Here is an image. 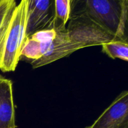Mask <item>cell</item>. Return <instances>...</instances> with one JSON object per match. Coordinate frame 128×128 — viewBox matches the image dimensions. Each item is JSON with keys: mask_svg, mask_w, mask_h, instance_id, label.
Instances as JSON below:
<instances>
[{"mask_svg": "<svg viewBox=\"0 0 128 128\" xmlns=\"http://www.w3.org/2000/svg\"><path fill=\"white\" fill-rule=\"evenodd\" d=\"M56 34L57 32L56 30L50 29L36 31L29 37L40 42H48L54 40Z\"/></svg>", "mask_w": 128, "mask_h": 128, "instance_id": "obj_12", "label": "cell"}, {"mask_svg": "<svg viewBox=\"0 0 128 128\" xmlns=\"http://www.w3.org/2000/svg\"><path fill=\"white\" fill-rule=\"evenodd\" d=\"M102 51L111 58L128 61V41L115 40L101 45Z\"/></svg>", "mask_w": 128, "mask_h": 128, "instance_id": "obj_9", "label": "cell"}, {"mask_svg": "<svg viewBox=\"0 0 128 128\" xmlns=\"http://www.w3.org/2000/svg\"><path fill=\"white\" fill-rule=\"evenodd\" d=\"M56 38L50 42L47 51L43 56L30 63L33 69L38 68L61 58L68 57L76 51L69 40L66 29L62 31H56Z\"/></svg>", "mask_w": 128, "mask_h": 128, "instance_id": "obj_6", "label": "cell"}, {"mask_svg": "<svg viewBox=\"0 0 128 128\" xmlns=\"http://www.w3.org/2000/svg\"><path fill=\"white\" fill-rule=\"evenodd\" d=\"M70 0H55V16L53 29L62 31L66 29V24L70 19Z\"/></svg>", "mask_w": 128, "mask_h": 128, "instance_id": "obj_8", "label": "cell"}, {"mask_svg": "<svg viewBox=\"0 0 128 128\" xmlns=\"http://www.w3.org/2000/svg\"><path fill=\"white\" fill-rule=\"evenodd\" d=\"M66 32L70 42L77 50L121 40L85 16L70 18Z\"/></svg>", "mask_w": 128, "mask_h": 128, "instance_id": "obj_3", "label": "cell"}, {"mask_svg": "<svg viewBox=\"0 0 128 128\" xmlns=\"http://www.w3.org/2000/svg\"><path fill=\"white\" fill-rule=\"evenodd\" d=\"M26 0H21L0 32V70L2 72L16 70L26 38Z\"/></svg>", "mask_w": 128, "mask_h": 128, "instance_id": "obj_2", "label": "cell"}, {"mask_svg": "<svg viewBox=\"0 0 128 128\" xmlns=\"http://www.w3.org/2000/svg\"><path fill=\"white\" fill-rule=\"evenodd\" d=\"M16 5V0H0V32L12 16Z\"/></svg>", "mask_w": 128, "mask_h": 128, "instance_id": "obj_11", "label": "cell"}, {"mask_svg": "<svg viewBox=\"0 0 128 128\" xmlns=\"http://www.w3.org/2000/svg\"><path fill=\"white\" fill-rule=\"evenodd\" d=\"M84 128H128V91L121 92L92 124Z\"/></svg>", "mask_w": 128, "mask_h": 128, "instance_id": "obj_5", "label": "cell"}, {"mask_svg": "<svg viewBox=\"0 0 128 128\" xmlns=\"http://www.w3.org/2000/svg\"><path fill=\"white\" fill-rule=\"evenodd\" d=\"M42 56L41 43L30 37L26 38L21 50L20 61H24L30 64Z\"/></svg>", "mask_w": 128, "mask_h": 128, "instance_id": "obj_10", "label": "cell"}, {"mask_svg": "<svg viewBox=\"0 0 128 128\" xmlns=\"http://www.w3.org/2000/svg\"><path fill=\"white\" fill-rule=\"evenodd\" d=\"M70 18L87 16L119 39L128 41V0H70Z\"/></svg>", "mask_w": 128, "mask_h": 128, "instance_id": "obj_1", "label": "cell"}, {"mask_svg": "<svg viewBox=\"0 0 128 128\" xmlns=\"http://www.w3.org/2000/svg\"><path fill=\"white\" fill-rule=\"evenodd\" d=\"M26 38L36 31L53 29L55 0H26Z\"/></svg>", "mask_w": 128, "mask_h": 128, "instance_id": "obj_4", "label": "cell"}, {"mask_svg": "<svg viewBox=\"0 0 128 128\" xmlns=\"http://www.w3.org/2000/svg\"><path fill=\"white\" fill-rule=\"evenodd\" d=\"M0 128H16L12 82L0 75Z\"/></svg>", "mask_w": 128, "mask_h": 128, "instance_id": "obj_7", "label": "cell"}]
</instances>
